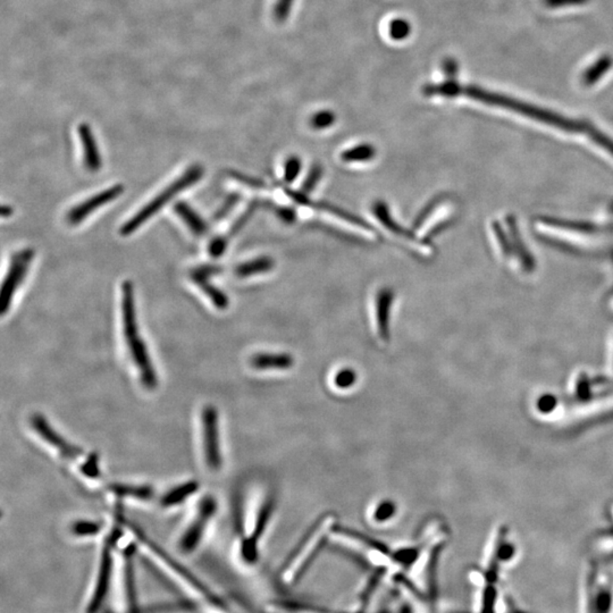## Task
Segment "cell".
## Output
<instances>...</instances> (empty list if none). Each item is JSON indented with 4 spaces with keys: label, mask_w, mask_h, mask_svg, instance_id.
Instances as JSON below:
<instances>
[{
    "label": "cell",
    "mask_w": 613,
    "mask_h": 613,
    "mask_svg": "<svg viewBox=\"0 0 613 613\" xmlns=\"http://www.w3.org/2000/svg\"><path fill=\"white\" fill-rule=\"evenodd\" d=\"M121 317L125 340L128 344L131 357L139 369L142 384L148 389H155L157 386V375L152 366V359L149 357L146 344L140 335L134 304L133 284L131 281H124L121 284Z\"/></svg>",
    "instance_id": "cell-1"
},
{
    "label": "cell",
    "mask_w": 613,
    "mask_h": 613,
    "mask_svg": "<svg viewBox=\"0 0 613 613\" xmlns=\"http://www.w3.org/2000/svg\"><path fill=\"white\" fill-rule=\"evenodd\" d=\"M335 524L337 519L334 516H326L316 526H313V529L302 540L282 568L281 578L283 583L288 585L297 583L313 559L316 558L317 553L320 551L328 536L333 534Z\"/></svg>",
    "instance_id": "cell-2"
},
{
    "label": "cell",
    "mask_w": 613,
    "mask_h": 613,
    "mask_svg": "<svg viewBox=\"0 0 613 613\" xmlns=\"http://www.w3.org/2000/svg\"><path fill=\"white\" fill-rule=\"evenodd\" d=\"M205 170L201 165L195 164L190 166L181 177H177L173 183H170L168 188L163 190L157 197L154 198L149 204L143 206L135 215L128 219V222H125L119 233L123 237H128L137 231L141 225L148 222L152 216L158 213L159 210L166 206L172 199L184 191L186 189L195 186L199 179H202Z\"/></svg>",
    "instance_id": "cell-3"
},
{
    "label": "cell",
    "mask_w": 613,
    "mask_h": 613,
    "mask_svg": "<svg viewBox=\"0 0 613 613\" xmlns=\"http://www.w3.org/2000/svg\"><path fill=\"white\" fill-rule=\"evenodd\" d=\"M585 613L613 612V583L610 577L589 568L585 579Z\"/></svg>",
    "instance_id": "cell-4"
},
{
    "label": "cell",
    "mask_w": 613,
    "mask_h": 613,
    "mask_svg": "<svg viewBox=\"0 0 613 613\" xmlns=\"http://www.w3.org/2000/svg\"><path fill=\"white\" fill-rule=\"evenodd\" d=\"M337 535L341 542L348 544L350 549L362 554L371 565L378 568L391 567L393 565V554L376 540L348 529H337Z\"/></svg>",
    "instance_id": "cell-5"
},
{
    "label": "cell",
    "mask_w": 613,
    "mask_h": 613,
    "mask_svg": "<svg viewBox=\"0 0 613 613\" xmlns=\"http://www.w3.org/2000/svg\"><path fill=\"white\" fill-rule=\"evenodd\" d=\"M34 257V249H30V248L20 250L13 255L10 268H8L6 277L3 279V286H1V295H0V313H1V316L6 315L7 311L10 310L13 297L15 295L17 288L21 286V283L23 282Z\"/></svg>",
    "instance_id": "cell-6"
},
{
    "label": "cell",
    "mask_w": 613,
    "mask_h": 613,
    "mask_svg": "<svg viewBox=\"0 0 613 613\" xmlns=\"http://www.w3.org/2000/svg\"><path fill=\"white\" fill-rule=\"evenodd\" d=\"M202 434L207 466L210 471H219L222 467V453L219 444V415L213 406H206L202 410Z\"/></svg>",
    "instance_id": "cell-7"
},
{
    "label": "cell",
    "mask_w": 613,
    "mask_h": 613,
    "mask_svg": "<svg viewBox=\"0 0 613 613\" xmlns=\"http://www.w3.org/2000/svg\"><path fill=\"white\" fill-rule=\"evenodd\" d=\"M119 529H114L110 538H107L105 547L103 549V554H101V568H99V574H98L97 584L94 587V596H92L91 602L89 605V613L97 612L98 609L103 604L105 596H106L107 589H108V583H110V574H112V549L115 545L116 540H119L121 535Z\"/></svg>",
    "instance_id": "cell-8"
},
{
    "label": "cell",
    "mask_w": 613,
    "mask_h": 613,
    "mask_svg": "<svg viewBox=\"0 0 613 613\" xmlns=\"http://www.w3.org/2000/svg\"><path fill=\"white\" fill-rule=\"evenodd\" d=\"M216 509H217V503H216L215 498L213 496L207 495V496L202 498V501L200 502L199 507H198V513L195 522H192L191 526L184 533L182 540H181V547H182L183 551L190 552V551L197 547L199 540H201L202 535H204L206 525L212 519V517L216 512Z\"/></svg>",
    "instance_id": "cell-9"
},
{
    "label": "cell",
    "mask_w": 613,
    "mask_h": 613,
    "mask_svg": "<svg viewBox=\"0 0 613 613\" xmlns=\"http://www.w3.org/2000/svg\"><path fill=\"white\" fill-rule=\"evenodd\" d=\"M124 192L123 184H115L110 188L99 192L94 197L89 198L81 204L76 205L67 214V221L71 225H77L83 222L90 214L94 213L98 208L110 204L115 200L116 198L121 197Z\"/></svg>",
    "instance_id": "cell-10"
},
{
    "label": "cell",
    "mask_w": 613,
    "mask_h": 613,
    "mask_svg": "<svg viewBox=\"0 0 613 613\" xmlns=\"http://www.w3.org/2000/svg\"><path fill=\"white\" fill-rule=\"evenodd\" d=\"M31 426H32L34 431H37L43 440L46 441L47 443L56 448L65 458L70 459V460H77V459L82 457L83 451H81L79 448H76L73 444L68 443L65 438H63L61 435L58 434L57 431L52 427L48 420L43 415H40V413L32 415V417H31Z\"/></svg>",
    "instance_id": "cell-11"
},
{
    "label": "cell",
    "mask_w": 613,
    "mask_h": 613,
    "mask_svg": "<svg viewBox=\"0 0 613 613\" xmlns=\"http://www.w3.org/2000/svg\"><path fill=\"white\" fill-rule=\"evenodd\" d=\"M315 207L317 208V212H319V214L328 219L330 222L335 223L341 228H348L349 231L355 232V234L362 235V237H367L371 240L375 239V232L371 231L368 225L355 219L353 216L349 215L346 212L324 204L316 205Z\"/></svg>",
    "instance_id": "cell-12"
},
{
    "label": "cell",
    "mask_w": 613,
    "mask_h": 613,
    "mask_svg": "<svg viewBox=\"0 0 613 613\" xmlns=\"http://www.w3.org/2000/svg\"><path fill=\"white\" fill-rule=\"evenodd\" d=\"M394 300V292L391 288H381L375 299V322L381 340H390V315Z\"/></svg>",
    "instance_id": "cell-13"
},
{
    "label": "cell",
    "mask_w": 613,
    "mask_h": 613,
    "mask_svg": "<svg viewBox=\"0 0 613 613\" xmlns=\"http://www.w3.org/2000/svg\"><path fill=\"white\" fill-rule=\"evenodd\" d=\"M373 212L374 215L376 216V219L380 221L381 224L385 226L386 230H389L390 232H392L397 237L407 241L408 243L411 244V246L418 250L419 252H422V253H428L429 252V249L424 246V244L420 241L417 240L413 234L410 233L409 231H406L401 225L395 222L391 214H390L389 208H387V206L384 202H381V201L375 202L373 207Z\"/></svg>",
    "instance_id": "cell-14"
},
{
    "label": "cell",
    "mask_w": 613,
    "mask_h": 613,
    "mask_svg": "<svg viewBox=\"0 0 613 613\" xmlns=\"http://www.w3.org/2000/svg\"><path fill=\"white\" fill-rule=\"evenodd\" d=\"M77 132L82 142L85 168L90 172H98L103 166V159L94 139V132L88 124H80Z\"/></svg>",
    "instance_id": "cell-15"
},
{
    "label": "cell",
    "mask_w": 613,
    "mask_h": 613,
    "mask_svg": "<svg viewBox=\"0 0 613 613\" xmlns=\"http://www.w3.org/2000/svg\"><path fill=\"white\" fill-rule=\"evenodd\" d=\"M293 358L288 353H258L251 358V366L258 371H286L293 366Z\"/></svg>",
    "instance_id": "cell-16"
},
{
    "label": "cell",
    "mask_w": 613,
    "mask_h": 613,
    "mask_svg": "<svg viewBox=\"0 0 613 613\" xmlns=\"http://www.w3.org/2000/svg\"><path fill=\"white\" fill-rule=\"evenodd\" d=\"M174 212L177 214L179 219L186 223L189 230L192 233L195 234L198 237H202L208 233V225L205 222L204 219L192 208L190 205L186 204L184 201H179L174 206Z\"/></svg>",
    "instance_id": "cell-17"
},
{
    "label": "cell",
    "mask_w": 613,
    "mask_h": 613,
    "mask_svg": "<svg viewBox=\"0 0 613 613\" xmlns=\"http://www.w3.org/2000/svg\"><path fill=\"white\" fill-rule=\"evenodd\" d=\"M133 554L134 547H128L125 551V586H126L128 612L138 613L137 595H135V583H134Z\"/></svg>",
    "instance_id": "cell-18"
},
{
    "label": "cell",
    "mask_w": 613,
    "mask_h": 613,
    "mask_svg": "<svg viewBox=\"0 0 613 613\" xmlns=\"http://www.w3.org/2000/svg\"><path fill=\"white\" fill-rule=\"evenodd\" d=\"M274 268V260L270 257H259L239 265L234 269V274L240 279L255 276L259 274H265Z\"/></svg>",
    "instance_id": "cell-19"
},
{
    "label": "cell",
    "mask_w": 613,
    "mask_h": 613,
    "mask_svg": "<svg viewBox=\"0 0 613 613\" xmlns=\"http://www.w3.org/2000/svg\"><path fill=\"white\" fill-rule=\"evenodd\" d=\"M190 277H191L192 282L195 283V286L200 288L201 291L204 292L207 297H209V300L212 301V304L216 308H219V310H224L228 308V304H230L228 295H225L224 292L222 290H219L217 286L212 284L209 282V279L199 276Z\"/></svg>",
    "instance_id": "cell-20"
},
{
    "label": "cell",
    "mask_w": 613,
    "mask_h": 613,
    "mask_svg": "<svg viewBox=\"0 0 613 613\" xmlns=\"http://www.w3.org/2000/svg\"><path fill=\"white\" fill-rule=\"evenodd\" d=\"M198 489H199V484L195 480H191V482H188V483L177 486V487L170 489V492L166 493L161 498V505L163 507H173V505H177V504L182 503L183 501H186L189 496L195 494Z\"/></svg>",
    "instance_id": "cell-21"
},
{
    "label": "cell",
    "mask_w": 613,
    "mask_h": 613,
    "mask_svg": "<svg viewBox=\"0 0 613 613\" xmlns=\"http://www.w3.org/2000/svg\"><path fill=\"white\" fill-rule=\"evenodd\" d=\"M110 492L119 498H135L140 500H150L154 496V489L148 485H128V484H110Z\"/></svg>",
    "instance_id": "cell-22"
},
{
    "label": "cell",
    "mask_w": 613,
    "mask_h": 613,
    "mask_svg": "<svg viewBox=\"0 0 613 613\" xmlns=\"http://www.w3.org/2000/svg\"><path fill=\"white\" fill-rule=\"evenodd\" d=\"M376 149L369 143H362L353 148L346 149L341 154V159L344 163H364L375 158Z\"/></svg>",
    "instance_id": "cell-23"
},
{
    "label": "cell",
    "mask_w": 613,
    "mask_h": 613,
    "mask_svg": "<svg viewBox=\"0 0 613 613\" xmlns=\"http://www.w3.org/2000/svg\"><path fill=\"white\" fill-rule=\"evenodd\" d=\"M498 591L495 583H486L480 598V613H498Z\"/></svg>",
    "instance_id": "cell-24"
},
{
    "label": "cell",
    "mask_w": 613,
    "mask_h": 613,
    "mask_svg": "<svg viewBox=\"0 0 613 613\" xmlns=\"http://www.w3.org/2000/svg\"><path fill=\"white\" fill-rule=\"evenodd\" d=\"M355 381H357L355 371L350 369V368H344V369L337 371L335 374L334 378H333L334 385L337 386V389L340 390L350 389L351 386L355 385Z\"/></svg>",
    "instance_id": "cell-25"
},
{
    "label": "cell",
    "mask_w": 613,
    "mask_h": 613,
    "mask_svg": "<svg viewBox=\"0 0 613 613\" xmlns=\"http://www.w3.org/2000/svg\"><path fill=\"white\" fill-rule=\"evenodd\" d=\"M397 512V507L394 502L383 501L381 502L373 513V518L377 522H385L392 519V517L394 516Z\"/></svg>",
    "instance_id": "cell-26"
},
{
    "label": "cell",
    "mask_w": 613,
    "mask_h": 613,
    "mask_svg": "<svg viewBox=\"0 0 613 613\" xmlns=\"http://www.w3.org/2000/svg\"><path fill=\"white\" fill-rule=\"evenodd\" d=\"M335 115L330 110L316 112L310 119V125L315 130H325L334 124Z\"/></svg>",
    "instance_id": "cell-27"
},
{
    "label": "cell",
    "mask_w": 613,
    "mask_h": 613,
    "mask_svg": "<svg viewBox=\"0 0 613 613\" xmlns=\"http://www.w3.org/2000/svg\"><path fill=\"white\" fill-rule=\"evenodd\" d=\"M441 204H442V199H434L431 202H429L424 208V210H422V213L417 216L416 221L413 223V228H416V230L422 228V226L427 222L428 219H431V216L436 213V210L440 208Z\"/></svg>",
    "instance_id": "cell-28"
},
{
    "label": "cell",
    "mask_w": 613,
    "mask_h": 613,
    "mask_svg": "<svg viewBox=\"0 0 613 613\" xmlns=\"http://www.w3.org/2000/svg\"><path fill=\"white\" fill-rule=\"evenodd\" d=\"M101 525L98 522H88V520H80L72 526V531L76 536L96 535L101 531Z\"/></svg>",
    "instance_id": "cell-29"
},
{
    "label": "cell",
    "mask_w": 613,
    "mask_h": 613,
    "mask_svg": "<svg viewBox=\"0 0 613 613\" xmlns=\"http://www.w3.org/2000/svg\"><path fill=\"white\" fill-rule=\"evenodd\" d=\"M301 170V159L297 156H292L286 159L284 165V181L286 183H292L297 179Z\"/></svg>",
    "instance_id": "cell-30"
},
{
    "label": "cell",
    "mask_w": 613,
    "mask_h": 613,
    "mask_svg": "<svg viewBox=\"0 0 613 613\" xmlns=\"http://www.w3.org/2000/svg\"><path fill=\"white\" fill-rule=\"evenodd\" d=\"M323 175V170L319 165H315L311 170H310L309 174H308V177L304 179V186H302V189H301V193L302 195H306V193H310V192L313 191L315 186H317V183L319 182V179L322 177Z\"/></svg>",
    "instance_id": "cell-31"
},
{
    "label": "cell",
    "mask_w": 613,
    "mask_h": 613,
    "mask_svg": "<svg viewBox=\"0 0 613 613\" xmlns=\"http://www.w3.org/2000/svg\"><path fill=\"white\" fill-rule=\"evenodd\" d=\"M223 268L219 267L217 265H201L198 267L193 268L190 272V276L205 277V279H210L212 276H216L222 273Z\"/></svg>",
    "instance_id": "cell-32"
},
{
    "label": "cell",
    "mask_w": 613,
    "mask_h": 613,
    "mask_svg": "<svg viewBox=\"0 0 613 613\" xmlns=\"http://www.w3.org/2000/svg\"><path fill=\"white\" fill-rule=\"evenodd\" d=\"M228 248V237L219 235L210 241L208 252L213 258H219Z\"/></svg>",
    "instance_id": "cell-33"
},
{
    "label": "cell",
    "mask_w": 613,
    "mask_h": 613,
    "mask_svg": "<svg viewBox=\"0 0 613 613\" xmlns=\"http://www.w3.org/2000/svg\"><path fill=\"white\" fill-rule=\"evenodd\" d=\"M240 195H237V193L230 195L228 200L225 201V204L221 207V209H219V212L215 214V216H214V221H215V222L223 221L228 214L231 213L234 206H235V205L239 202V200H240Z\"/></svg>",
    "instance_id": "cell-34"
},
{
    "label": "cell",
    "mask_w": 613,
    "mask_h": 613,
    "mask_svg": "<svg viewBox=\"0 0 613 613\" xmlns=\"http://www.w3.org/2000/svg\"><path fill=\"white\" fill-rule=\"evenodd\" d=\"M228 175H230V177L233 179L234 181H237V182L241 183V184L246 186L248 188L265 189L264 183L260 182L258 179H252V177L242 175V174L239 173V172H230Z\"/></svg>",
    "instance_id": "cell-35"
},
{
    "label": "cell",
    "mask_w": 613,
    "mask_h": 613,
    "mask_svg": "<svg viewBox=\"0 0 613 613\" xmlns=\"http://www.w3.org/2000/svg\"><path fill=\"white\" fill-rule=\"evenodd\" d=\"M409 32V25H408L407 22L402 21V20L393 22L391 24V28H390V34L394 39H404V38L407 37V34Z\"/></svg>",
    "instance_id": "cell-36"
},
{
    "label": "cell",
    "mask_w": 613,
    "mask_h": 613,
    "mask_svg": "<svg viewBox=\"0 0 613 613\" xmlns=\"http://www.w3.org/2000/svg\"><path fill=\"white\" fill-rule=\"evenodd\" d=\"M293 1H295V0H279V1H277L276 6H275V10H274V16H275L276 21H286V17H288V14H290V10H291Z\"/></svg>",
    "instance_id": "cell-37"
},
{
    "label": "cell",
    "mask_w": 613,
    "mask_h": 613,
    "mask_svg": "<svg viewBox=\"0 0 613 613\" xmlns=\"http://www.w3.org/2000/svg\"><path fill=\"white\" fill-rule=\"evenodd\" d=\"M82 471L83 474L87 475L90 478H97V477H99L101 471H99V466H98L97 455H90L85 460L84 465L82 466Z\"/></svg>",
    "instance_id": "cell-38"
},
{
    "label": "cell",
    "mask_w": 613,
    "mask_h": 613,
    "mask_svg": "<svg viewBox=\"0 0 613 613\" xmlns=\"http://www.w3.org/2000/svg\"><path fill=\"white\" fill-rule=\"evenodd\" d=\"M255 209V206L253 204L249 205V207L246 208V212L244 213L241 214L240 217L235 221V222L232 224L231 228H230V233H228V237H232L234 234L237 233V232L240 231L241 228H242L244 223L248 221L250 216H251L252 212Z\"/></svg>",
    "instance_id": "cell-39"
},
{
    "label": "cell",
    "mask_w": 613,
    "mask_h": 613,
    "mask_svg": "<svg viewBox=\"0 0 613 613\" xmlns=\"http://www.w3.org/2000/svg\"><path fill=\"white\" fill-rule=\"evenodd\" d=\"M10 215H13L12 207L3 206V208H1V216H3V219H7V217H10Z\"/></svg>",
    "instance_id": "cell-40"
}]
</instances>
